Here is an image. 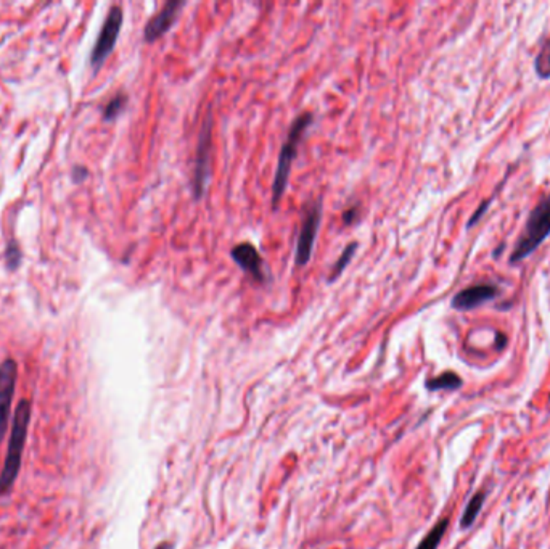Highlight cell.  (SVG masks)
Wrapping results in <instances>:
<instances>
[{
  "instance_id": "6da1fadb",
  "label": "cell",
  "mask_w": 550,
  "mask_h": 549,
  "mask_svg": "<svg viewBox=\"0 0 550 549\" xmlns=\"http://www.w3.org/2000/svg\"><path fill=\"white\" fill-rule=\"evenodd\" d=\"M31 422V403L21 400L13 414L12 435H10L7 454H5L3 469L0 472V496L8 495L13 490L21 470V456H23L26 438H28Z\"/></svg>"
},
{
  "instance_id": "7a4b0ae2",
  "label": "cell",
  "mask_w": 550,
  "mask_h": 549,
  "mask_svg": "<svg viewBox=\"0 0 550 549\" xmlns=\"http://www.w3.org/2000/svg\"><path fill=\"white\" fill-rule=\"evenodd\" d=\"M550 235V193L537 203L510 255V264L521 263Z\"/></svg>"
},
{
  "instance_id": "3957f363",
  "label": "cell",
  "mask_w": 550,
  "mask_h": 549,
  "mask_svg": "<svg viewBox=\"0 0 550 549\" xmlns=\"http://www.w3.org/2000/svg\"><path fill=\"white\" fill-rule=\"evenodd\" d=\"M311 123H312V114L303 113L291 124L284 147L280 150L279 165H277V171L274 177V186H272V205H274V208L279 205L282 197H284L288 184V177H290L293 160L296 158L298 145H300L303 134L306 133V129L309 128V124Z\"/></svg>"
},
{
  "instance_id": "277c9868",
  "label": "cell",
  "mask_w": 550,
  "mask_h": 549,
  "mask_svg": "<svg viewBox=\"0 0 550 549\" xmlns=\"http://www.w3.org/2000/svg\"><path fill=\"white\" fill-rule=\"evenodd\" d=\"M18 364L8 358L0 364V444H2L10 426V409L17 390Z\"/></svg>"
},
{
  "instance_id": "5b68a950",
  "label": "cell",
  "mask_w": 550,
  "mask_h": 549,
  "mask_svg": "<svg viewBox=\"0 0 550 549\" xmlns=\"http://www.w3.org/2000/svg\"><path fill=\"white\" fill-rule=\"evenodd\" d=\"M121 24H123L121 7H112L108 12L107 20H105L100 34H98L97 44L93 47L92 59H91L93 66L102 65L105 59L112 54L113 47L116 44L119 31H121Z\"/></svg>"
},
{
  "instance_id": "8992f818",
  "label": "cell",
  "mask_w": 550,
  "mask_h": 549,
  "mask_svg": "<svg viewBox=\"0 0 550 549\" xmlns=\"http://www.w3.org/2000/svg\"><path fill=\"white\" fill-rule=\"evenodd\" d=\"M321 214L322 206L321 203H312L309 205L307 211L303 219L300 235H298L296 243V264L305 266L309 263L314 248V240L317 237L319 224H321Z\"/></svg>"
},
{
  "instance_id": "52a82bcc",
  "label": "cell",
  "mask_w": 550,
  "mask_h": 549,
  "mask_svg": "<svg viewBox=\"0 0 550 549\" xmlns=\"http://www.w3.org/2000/svg\"><path fill=\"white\" fill-rule=\"evenodd\" d=\"M209 149H211V118H206L200 134V142H198L195 176H193V190H195L197 198H200L203 195V192L206 189L208 184Z\"/></svg>"
},
{
  "instance_id": "ba28073f",
  "label": "cell",
  "mask_w": 550,
  "mask_h": 549,
  "mask_svg": "<svg viewBox=\"0 0 550 549\" xmlns=\"http://www.w3.org/2000/svg\"><path fill=\"white\" fill-rule=\"evenodd\" d=\"M499 295V287L494 284H476L467 287V289L460 290L459 294H455L452 298L454 310L459 311H468L473 310L476 306H481L486 301L494 300Z\"/></svg>"
},
{
  "instance_id": "9c48e42d",
  "label": "cell",
  "mask_w": 550,
  "mask_h": 549,
  "mask_svg": "<svg viewBox=\"0 0 550 549\" xmlns=\"http://www.w3.org/2000/svg\"><path fill=\"white\" fill-rule=\"evenodd\" d=\"M182 7H183V2H181V0H169V2H167L165 7L161 8L153 18L150 20L148 23H146L145 31H144L145 40L153 43V40L160 39L161 36L167 33L172 26V23L176 22L177 15H179Z\"/></svg>"
},
{
  "instance_id": "30bf717a",
  "label": "cell",
  "mask_w": 550,
  "mask_h": 549,
  "mask_svg": "<svg viewBox=\"0 0 550 549\" xmlns=\"http://www.w3.org/2000/svg\"><path fill=\"white\" fill-rule=\"evenodd\" d=\"M232 258L245 273H248L253 279L258 282L264 280V269H263V258L258 253L253 245L245 242L240 243L232 250Z\"/></svg>"
},
{
  "instance_id": "8fae6325",
  "label": "cell",
  "mask_w": 550,
  "mask_h": 549,
  "mask_svg": "<svg viewBox=\"0 0 550 549\" xmlns=\"http://www.w3.org/2000/svg\"><path fill=\"white\" fill-rule=\"evenodd\" d=\"M462 379L459 377L457 374L452 373V370H448V373H443L441 375H438V377H433V379H428L427 380V389L429 391H438V390H449V391H455L459 390L460 386H462Z\"/></svg>"
},
{
  "instance_id": "7c38bea8",
  "label": "cell",
  "mask_w": 550,
  "mask_h": 549,
  "mask_svg": "<svg viewBox=\"0 0 550 549\" xmlns=\"http://www.w3.org/2000/svg\"><path fill=\"white\" fill-rule=\"evenodd\" d=\"M484 501H486V493H484V491H478V493H476L473 498L470 499V503L467 504V507H465L462 519H460V527H462V528H470L471 525L475 524L476 517L480 516L481 509H483Z\"/></svg>"
},
{
  "instance_id": "4fadbf2b",
  "label": "cell",
  "mask_w": 550,
  "mask_h": 549,
  "mask_svg": "<svg viewBox=\"0 0 550 549\" xmlns=\"http://www.w3.org/2000/svg\"><path fill=\"white\" fill-rule=\"evenodd\" d=\"M448 527H449V519L448 517H444V519L439 520L438 524L428 532V535L423 538V540L420 541V545L417 546V549H438L439 543H441V540H443V536L446 535Z\"/></svg>"
},
{
  "instance_id": "5bb4252c",
  "label": "cell",
  "mask_w": 550,
  "mask_h": 549,
  "mask_svg": "<svg viewBox=\"0 0 550 549\" xmlns=\"http://www.w3.org/2000/svg\"><path fill=\"white\" fill-rule=\"evenodd\" d=\"M534 70L541 80L550 77V39H546L541 44V49H539L536 60H534Z\"/></svg>"
},
{
  "instance_id": "9a60e30c",
  "label": "cell",
  "mask_w": 550,
  "mask_h": 549,
  "mask_svg": "<svg viewBox=\"0 0 550 549\" xmlns=\"http://www.w3.org/2000/svg\"><path fill=\"white\" fill-rule=\"evenodd\" d=\"M356 248H358V243L353 242V243H349L348 247L343 250V253H342V256H339V260L337 261V264L333 266L332 274H330V280L337 279V277H338L339 274H342V271H343L344 268H346V266L349 264L351 258H353V255H354V252H356Z\"/></svg>"
},
{
  "instance_id": "2e32d148",
  "label": "cell",
  "mask_w": 550,
  "mask_h": 549,
  "mask_svg": "<svg viewBox=\"0 0 550 549\" xmlns=\"http://www.w3.org/2000/svg\"><path fill=\"white\" fill-rule=\"evenodd\" d=\"M124 103H125V96H124V93H119V96H116V97L113 98V100H109L107 108H105V118L113 119L114 116H118V113L123 110Z\"/></svg>"
},
{
  "instance_id": "e0dca14e",
  "label": "cell",
  "mask_w": 550,
  "mask_h": 549,
  "mask_svg": "<svg viewBox=\"0 0 550 549\" xmlns=\"http://www.w3.org/2000/svg\"><path fill=\"white\" fill-rule=\"evenodd\" d=\"M489 203H491V200H484L483 203H481V205L476 208V211L471 214V218H470V221H468V224H467V227L470 229V227H473L476 223L480 221L481 219V216H483V214L488 211V208H489Z\"/></svg>"
},
{
  "instance_id": "ac0fdd59",
  "label": "cell",
  "mask_w": 550,
  "mask_h": 549,
  "mask_svg": "<svg viewBox=\"0 0 550 549\" xmlns=\"http://www.w3.org/2000/svg\"><path fill=\"white\" fill-rule=\"evenodd\" d=\"M358 214H359V208H358V206L349 208V210L343 214V221H344V224L354 223L356 219H358Z\"/></svg>"
},
{
  "instance_id": "d6986e66",
  "label": "cell",
  "mask_w": 550,
  "mask_h": 549,
  "mask_svg": "<svg viewBox=\"0 0 550 549\" xmlns=\"http://www.w3.org/2000/svg\"><path fill=\"white\" fill-rule=\"evenodd\" d=\"M505 347H507V337H505V333L497 332V333H496V348H497V349H504Z\"/></svg>"
},
{
  "instance_id": "ffe728a7",
  "label": "cell",
  "mask_w": 550,
  "mask_h": 549,
  "mask_svg": "<svg viewBox=\"0 0 550 549\" xmlns=\"http://www.w3.org/2000/svg\"><path fill=\"white\" fill-rule=\"evenodd\" d=\"M504 248H505L504 245H501V247H497V248H496V252H494V256H496V258H497V256H499V253L504 252Z\"/></svg>"
},
{
  "instance_id": "44dd1931",
  "label": "cell",
  "mask_w": 550,
  "mask_h": 549,
  "mask_svg": "<svg viewBox=\"0 0 550 549\" xmlns=\"http://www.w3.org/2000/svg\"><path fill=\"white\" fill-rule=\"evenodd\" d=\"M156 549H171V546L167 545V543H163V545H160Z\"/></svg>"
}]
</instances>
